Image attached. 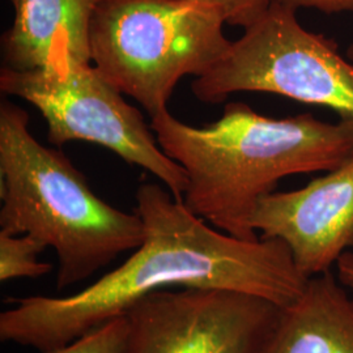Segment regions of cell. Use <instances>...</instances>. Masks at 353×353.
<instances>
[{"label":"cell","instance_id":"16","mask_svg":"<svg viewBox=\"0 0 353 353\" xmlns=\"http://www.w3.org/2000/svg\"><path fill=\"white\" fill-rule=\"evenodd\" d=\"M345 57L353 63V43H351V45L348 46V49L345 51Z\"/></svg>","mask_w":353,"mask_h":353},{"label":"cell","instance_id":"9","mask_svg":"<svg viewBox=\"0 0 353 353\" xmlns=\"http://www.w3.org/2000/svg\"><path fill=\"white\" fill-rule=\"evenodd\" d=\"M14 16L1 37V67L32 71L48 63L57 43L92 63L89 33L100 0H11Z\"/></svg>","mask_w":353,"mask_h":353},{"label":"cell","instance_id":"11","mask_svg":"<svg viewBox=\"0 0 353 353\" xmlns=\"http://www.w3.org/2000/svg\"><path fill=\"white\" fill-rule=\"evenodd\" d=\"M45 249L43 243L29 234L0 232V281L39 278L51 272L52 265L38 258Z\"/></svg>","mask_w":353,"mask_h":353},{"label":"cell","instance_id":"15","mask_svg":"<svg viewBox=\"0 0 353 353\" xmlns=\"http://www.w3.org/2000/svg\"><path fill=\"white\" fill-rule=\"evenodd\" d=\"M338 280L345 288L353 290V252L348 250L336 262Z\"/></svg>","mask_w":353,"mask_h":353},{"label":"cell","instance_id":"1","mask_svg":"<svg viewBox=\"0 0 353 353\" xmlns=\"http://www.w3.org/2000/svg\"><path fill=\"white\" fill-rule=\"evenodd\" d=\"M135 212L144 224V240L131 256L70 296L8 299L14 306L0 314V341L49 353L165 288L237 290L284 307L307 284L283 241L233 237L157 183L140 185Z\"/></svg>","mask_w":353,"mask_h":353},{"label":"cell","instance_id":"10","mask_svg":"<svg viewBox=\"0 0 353 353\" xmlns=\"http://www.w3.org/2000/svg\"><path fill=\"white\" fill-rule=\"evenodd\" d=\"M261 353H353V299L331 271L281 307Z\"/></svg>","mask_w":353,"mask_h":353},{"label":"cell","instance_id":"14","mask_svg":"<svg viewBox=\"0 0 353 353\" xmlns=\"http://www.w3.org/2000/svg\"><path fill=\"white\" fill-rule=\"evenodd\" d=\"M296 10L307 8L321 12L332 13L353 12V0H278Z\"/></svg>","mask_w":353,"mask_h":353},{"label":"cell","instance_id":"13","mask_svg":"<svg viewBox=\"0 0 353 353\" xmlns=\"http://www.w3.org/2000/svg\"><path fill=\"white\" fill-rule=\"evenodd\" d=\"M223 13L228 26L248 28L270 7L271 0H192Z\"/></svg>","mask_w":353,"mask_h":353},{"label":"cell","instance_id":"12","mask_svg":"<svg viewBox=\"0 0 353 353\" xmlns=\"http://www.w3.org/2000/svg\"><path fill=\"white\" fill-rule=\"evenodd\" d=\"M127 330L126 316H115L72 343L49 353H125Z\"/></svg>","mask_w":353,"mask_h":353},{"label":"cell","instance_id":"8","mask_svg":"<svg viewBox=\"0 0 353 353\" xmlns=\"http://www.w3.org/2000/svg\"><path fill=\"white\" fill-rule=\"evenodd\" d=\"M250 225L261 239L283 241L303 276L331 271L353 249V157L303 189L265 195Z\"/></svg>","mask_w":353,"mask_h":353},{"label":"cell","instance_id":"3","mask_svg":"<svg viewBox=\"0 0 353 353\" xmlns=\"http://www.w3.org/2000/svg\"><path fill=\"white\" fill-rule=\"evenodd\" d=\"M0 232L29 234L58 256L57 290L92 278L144 240V224L102 201L85 176L29 130V114L0 103Z\"/></svg>","mask_w":353,"mask_h":353},{"label":"cell","instance_id":"7","mask_svg":"<svg viewBox=\"0 0 353 353\" xmlns=\"http://www.w3.org/2000/svg\"><path fill=\"white\" fill-rule=\"evenodd\" d=\"M280 312L237 290L165 288L127 310L125 353H261Z\"/></svg>","mask_w":353,"mask_h":353},{"label":"cell","instance_id":"2","mask_svg":"<svg viewBox=\"0 0 353 353\" xmlns=\"http://www.w3.org/2000/svg\"><path fill=\"white\" fill-rule=\"evenodd\" d=\"M161 150L189 178L183 203L212 227L255 240L250 219L284 176L330 172L353 157V123H330L312 113L271 118L242 102L194 127L165 110L151 118Z\"/></svg>","mask_w":353,"mask_h":353},{"label":"cell","instance_id":"4","mask_svg":"<svg viewBox=\"0 0 353 353\" xmlns=\"http://www.w3.org/2000/svg\"><path fill=\"white\" fill-rule=\"evenodd\" d=\"M223 13L192 0H100L90 61L122 94L153 118L185 76L201 77L225 55Z\"/></svg>","mask_w":353,"mask_h":353},{"label":"cell","instance_id":"5","mask_svg":"<svg viewBox=\"0 0 353 353\" xmlns=\"http://www.w3.org/2000/svg\"><path fill=\"white\" fill-rule=\"evenodd\" d=\"M0 89L42 114L51 144L87 141L105 147L157 176L183 202L189 186L185 169L161 150L143 114L93 64L75 59L67 43H57L48 63L37 70L1 67Z\"/></svg>","mask_w":353,"mask_h":353},{"label":"cell","instance_id":"6","mask_svg":"<svg viewBox=\"0 0 353 353\" xmlns=\"http://www.w3.org/2000/svg\"><path fill=\"white\" fill-rule=\"evenodd\" d=\"M297 10L271 0L211 71L195 77L199 101L221 103L233 93L263 92L326 108L353 123V63L334 39L305 29Z\"/></svg>","mask_w":353,"mask_h":353}]
</instances>
